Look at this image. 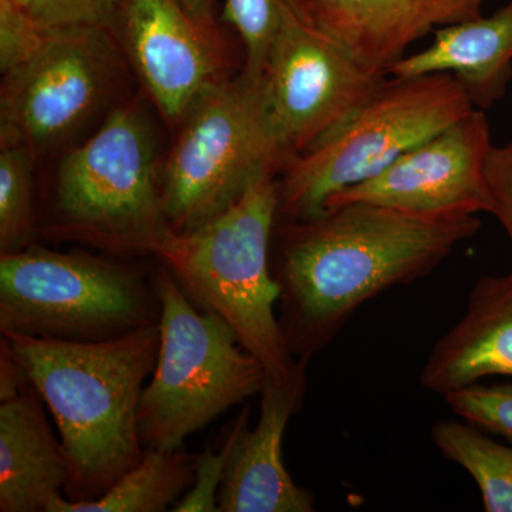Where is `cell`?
<instances>
[{"mask_svg": "<svg viewBox=\"0 0 512 512\" xmlns=\"http://www.w3.org/2000/svg\"><path fill=\"white\" fill-rule=\"evenodd\" d=\"M47 232L117 255H153L171 232L161 204L151 130L134 107L114 111L60 165Z\"/></svg>", "mask_w": 512, "mask_h": 512, "instance_id": "7", "label": "cell"}, {"mask_svg": "<svg viewBox=\"0 0 512 512\" xmlns=\"http://www.w3.org/2000/svg\"><path fill=\"white\" fill-rule=\"evenodd\" d=\"M123 0H50L43 25L84 26L110 30L116 26Z\"/></svg>", "mask_w": 512, "mask_h": 512, "instance_id": "25", "label": "cell"}, {"mask_svg": "<svg viewBox=\"0 0 512 512\" xmlns=\"http://www.w3.org/2000/svg\"><path fill=\"white\" fill-rule=\"evenodd\" d=\"M485 0H312L313 12L366 69L386 74L430 32L481 16Z\"/></svg>", "mask_w": 512, "mask_h": 512, "instance_id": "15", "label": "cell"}, {"mask_svg": "<svg viewBox=\"0 0 512 512\" xmlns=\"http://www.w3.org/2000/svg\"><path fill=\"white\" fill-rule=\"evenodd\" d=\"M50 29L52 26L43 25L10 0H0V70L2 74L28 62L45 43Z\"/></svg>", "mask_w": 512, "mask_h": 512, "instance_id": "23", "label": "cell"}, {"mask_svg": "<svg viewBox=\"0 0 512 512\" xmlns=\"http://www.w3.org/2000/svg\"><path fill=\"white\" fill-rule=\"evenodd\" d=\"M441 456L458 464L476 481L487 512H512V446L463 420H443L431 429Z\"/></svg>", "mask_w": 512, "mask_h": 512, "instance_id": "19", "label": "cell"}, {"mask_svg": "<svg viewBox=\"0 0 512 512\" xmlns=\"http://www.w3.org/2000/svg\"><path fill=\"white\" fill-rule=\"evenodd\" d=\"M451 74L476 109L488 110L507 93L512 77V0L493 15L463 20L434 32L429 47L403 57L393 77Z\"/></svg>", "mask_w": 512, "mask_h": 512, "instance_id": "17", "label": "cell"}, {"mask_svg": "<svg viewBox=\"0 0 512 512\" xmlns=\"http://www.w3.org/2000/svg\"><path fill=\"white\" fill-rule=\"evenodd\" d=\"M490 376L512 377V271L478 279L463 318L434 345L419 382L446 396Z\"/></svg>", "mask_w": 512, "mask_h": 512, "instance_id": "16", "label": "cell"}, {"mask_svg": "<svg viewBox=\"0 0 512 512\" xmlns=\"http://www.w3.org/2000/svg\"><path fill=\"white\" fill-rule=\"evenodd\" d=\"M491 148L490 123L485 111L476 109L407 151L376 177L330 198L325 210L370 202L419 214L488 212L485 167Z\"/></svg>", "mask_w": 512, "mask_h": 512, "instance_id": "11", "label": "cell"}, {"mask_svg": "<svg viewBox=\"0 0 512 512\" xmlns=\"http://www.w3.org/2000/svg\"><path fill=\"white\" fill-rule=\"evenodd\" d=\"M180 2L183 3L188 12L194 15L195 18L202 20V22L210 23V25H214L212 15H214L217 0H180Z\"/></svg>", "mask_w": 512, "mask_h": 512, "instance_id": "27", "label": "cell"}, {"mask_svg": "<svg viewBox=\"0 0 512 512\" xmlns=\"http://www.w3.org/2000/svg\"><path fill=\"white\" fill-rule=\"evenodd\" d=\"M276 220L278 180L274 171H264L228 210L190 232L171 231L153 256L198 309L215 313L234 330L242 348L264 366L265 383L285 384L306 375L309 363L289 352L276 316Z\"/></svg>", "mask_w": 512, "mask_h": 512, "instance_id": "3", "label": "cell"}, {"mask_svg": "<svg viewBox=\"0 0 512 512\" xmlns=\"http://www.w3.org/2000/svg\"><path fill=\"white\" fill-rule=\"evenodd\" d=\"M113 70L109 30L50 29L28 62L3 74L2 147L35 153L66 136L103 99Z\"/></svg>", "mask_w": 512, "mask_h": 512, "instance_id": "10", "label": "cell"}, {"mask_svg": "<svg viewBox=\"0 0 512 512\" xmlns=\"http://www.w3.org/2000/svg\"><path fill=\"white\" fill-rule=\"evenodd\" d=\"M286 160L266 110L262 79L239 74L205 90L168 157L160 180L171 231L181 234L228 210L264 171Z\"/></svg>", "mask_w": 512, "mask_h": 512, "instance_id": "8", "label": "cell"}, {"mask_svg": "<svg viewBox=\"0 0 512 512\" xmlns=\"http://www.w3.org/2000/svg\"><path fill=\"white\" fill-rule=\"evenodd\" d=\"M116 26L165 119L183 120L201 94L221 82L214 25L195 18L180 0H123Z\"/></svg>", "mask_w": 512, "mask_h": 512, "instance_id": "12", "label": "cell"}, {"mask_svg": "<svg viewBox=\"0 0 512 512\" xmlns=\"http://www.w3.org/2000/svg\"><path fill=\"white\" fill-rule=\"evenodd\" d=\"M451 412L512 444V383H476L443 396Z\"/></svg>", "mask_w": 512, "mask_h": 512, "instance_id": "22", "label": "cell"}, {"mask_svg": "<svg viewBox=\"0 0 512 512\" xmlns=\"http://www.w3.org/2000/svg\"><path fill=\"white\" fill-rule=\"evenodd\" d=\"M480 228L477 215L419 214L370 202L276 221L271 271L289 352L311 362L360 306L426 278Z\"/></svg>", "mask_w": 512, "mask_h": 512, "instance_id": "1", "label": "cell"}, {"mask_svg": "<svg viewBox=\"0 0 512 512\" xmlns=\"http://www.w3.org/2000/svg\"><path fill=\"white\" fill-rule=\"evenodd\" d=\"M386 77L362 66L323 28L312 0H281L262 89L286 163L339 127Z\"/></svg>", "mask_w": 512, "mask_h": 512, "instance_id": "9", "label": "cell"}, {"mask_svg": "<svg viewBox=\"0 0 512 512\" xmlns=\"http://www.w3.org/2000/svg\"><path fill=\"white\" fill-rule=\"evenodd\" d=\"M232 436L227 433L224 444L218 451L205 448L195 460L194 484L174 504L175 512H218V491L224 480L229 454H231Z\"/></svg>", "mask_w": 512, "mask_h": 512, "instance_id": "24", "label": "cell"}, {"mask_svg": "<svg viewBox=\"0 0 512 512\" xmlns=\"http://www.w3.org/2000/svg\"><path fill=\"white\" fill-rule=\"evenodd\" d=\"M10 2L15 3L18 8L25 10L32 18L43 23V18H45L46 9L47 6H49L50 0H10Z\"/></svg>", "mask_w": 512, "mask_h": 512, "instance_id": "28", "label": "cell"}, {"mask_svg": "<svg viewBox=\"0 0 512 512\" xmlns=\"http://www.w3.org/2000/svg\"><path fill=\"white\" fill-rule=\"evenodd\" d=\"M154 275L136 266L30 247L0 255V333L101 342L160 322Z\"/></svg>", "mask_w": 512, "mask_h": 512, "instance_id": "6", "label": "cell"}, {"mask_svg": "<svg viewBox=\"0 0 512 512\" xmlns=\"http://www.w3.org/2000/svg\"><path fill=\"white\" fill-rule=\"evenodd\" d=\"M160 299V349L138 409L146 450H180L195 431L264 390V366L227 323L198 309L171 272L154 274Z\"/></svg>", "mask_w": 512, "mask_h": 512, "instance_id": "5", "label": "cell"}, {"mask_svg": "<svg viewBox=\"0 0 512 512\" xmlns=\"http://www.w3.org/2000/svg\"><path fill=\"white\" fill-rule=\"evenodd\" d=\"M224 19L237 30L244 45L242 74L258 82L264 76L269 50L278 30L281 0H225Z\"/></svg>", "mask_w": 512, "mask_h": 512, "instance_id": "21", "label": "cell"}, {"mask_svg": "<svg viewBox=\"0 0 512 512\" xmlns=\"http://www.w3.org/2000/svg\"><path fill=\"white\" fill-rule=\"evenodd\" d=\"M474 110L466 87L451 74L387 76L339 127L285 164L276 221L322 214L330 198L376 177Z\"/></svg>", "mask_w": 512, "mask_h": 512, "instance_id": "4", "label": "cell"}, {"mask_svg": "<svg viewBox=\"0 0 512 512\" xmlns=\"http://www.w3.org/2000/svg\"><path fill=\"white\" fill-rule=\"evenodd\" d=\"M59 430L70 501L103 497L140 464L138 409L160 349L158 323L101 342L2 335Z\"/></svg>", "mask_w": 512, "mask_h": 512, "instance_id": "2", "label": "cell"}, {"mask_svg": "<svg viewBox=\"0 0 512 512\" xmlns=\"http://www.w3.org/2000/svg\"><path fill=\"white\" fill-rule=\"evenodd\" d=\"M43 400L0 338V511L47 512L69 483L62 440L52 433Z\"/></svg>", "mask_w": 512, "mask_h": 512, "instance_id": "14", "label": "cell"}, {"mask_svg": "<svg viewBox=\"0 0 512 512\" xmlns=\"http://www.w3.org/2000/svg\"><path fill=\"white\" fill-rule=\"evenodd\" d=\"M197 456L181 450H146L133 470L93 501H70L57 494L47 512H163L194 484Z\"/></svg>", "mask_w": 512, "mask_h": 512, "instance_id": "18", "label": "cell"}, {"mask_svg": "<svg viewBox=\"0 0 512 512\" xmlns=\"http://www.w3.org/2000/svg\"><path fill=\"white\" fill-rule=\"evenodd\" d=\"M306 375L291 383H265L261 412L249 427V407L232 421L231 454L218 491V512H312L315 497L286 470L282 441L293 414L301 410Z\"/></svg>", "mask_w": 512, "mask_h": 512, "instance_id": "13", "label": "cell"}, {"mask_svg": "<svg viewBox=\"0 0 512 512\" xmlns=\"http://www.w3.org/2000/svg\"><path fill=\"white\" fill-rule=\"evenodd\" d=\"M490 210L503 225L512 245V140L504 146L491 148L485 167Z\"/></svg>", "mask_w": 512, "mask_h": 512, "instance_id": "26", "label": "cell"}, {"mask_svg": "<svg viewBox=\"0 0 512 512\" xmlns=\"http://www.w3.org/2000/svg\"><path fill=\"white\" fill-rule=\"evenodd\" d=\"M33 153L25 147L0 150V252L22 251L36 235Z\"/></svg>", "mask_w": 512, "mask_h": 512, "instance_id": "20", "label": "cell"}]
</instances>
